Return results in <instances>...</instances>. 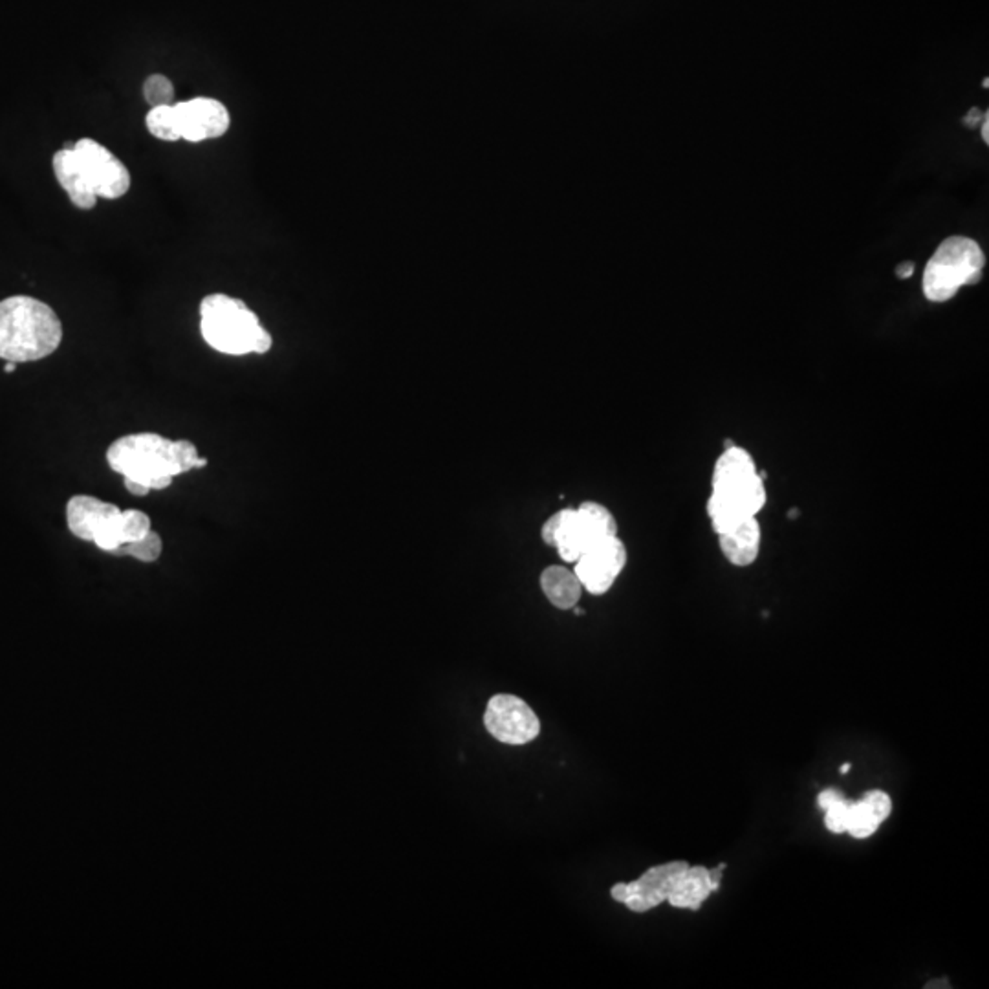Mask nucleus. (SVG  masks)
Here are the masks:
<instances>
[{
	"label": "nucleus",
	"mask_w": 989,
	"mask_h": 989,
	"mask_svg": "<svg viewBox=\"0 0 989 989\" xmlns=\"http://www.w3.org/2000/svg\"><path fill=\"white\" fill-rule=\"evenodd\" d=\"M720 550L726 559L740 568L753 565L761 551V526L757 517L744 519L731 530L718 535Z\"/></svg>",
	"instance_id": "nucleus-15"
},
{
	"label": "nucleus",
	"mask_w": 989,
	"mask_h": 989,
	"mask_svg": "<svg viewBox=\"0 0 989 989\" xmlns=\"http://www.w3.org/2000/svg\"><path fill=\"white\" fill-rule=\"evenodd\" d=\"M106 462L123 478L149 489H165L172 484V476L208 466V458L199 457L193 442H172L156 432H136L117 439L106 449Z\"/></svg>",
	"instance_id": "nucleus-1"
},
{
	"label": "nucleus",
	"mask_w": 989,
	"mask_h": 989,
	"mask_svg": "<svg viewBox=\"0 0 989 989\" xmlns=\"http://www.w3.org/2000/svg\"><path fill=\"white\" fill-rule=\"evenodd\" d=\"M766 504V487L753 457L742 448L724 449L715 464L707 513L716 535L744 519L757 517Z\"/></svg>",
	"instance_id": "nucleus-2"
},
{
	"label": "nucleus",
	"mask_w": 989,
	"mask_h": 989,
	"mask_svg": "<svg viewBox=\"0 0 989 989\" xmlns=\"http://www.w3.org/2000/svg\"><path fill=\"white\" fill-rule=\"evenodd\" d=\"M541 588L548 601L561 610H570L578 605L583 594V585L576 574L567 567H548L541 574Z\"/></svg>",
	"instance_id": "nucleus-17"
},
{
	"label": "nucleus",
	"mask_w": 989,
	"mask_h": 989,
	"mask_svg": "<svg viewBox=\"0 0 989 989\" xmlns=\"http://www.w3.org/2000/svg\"><path fill=\"white\" fill-rule=\"evenodd\" d=\"M15 368H17V363L8 361V363L5 365V373H8V374H10V373H15Z\"/></svg>",
	"instance_id": "nucleus-27"
},
{
	"label": "nucleus",
	"mask_w": 989,
	"mask_h": 989,
	"mask_svg": "<svg viewBox=\"0 0 989 989\" xmlns=\"http://www.w3.org/2000/svg\"><path fill=\"white\" fill-rule=\"evenodd\" d=\"M980 136H982L984 143H989V116H987V112L984 114V117L980 121Z\"/></svg>",
	"instance_id": "nucleus-25"
},
{
	"label": "nucleus",
	"mask_w": 989,
	"mask_h": 989,
	"mask_svg": "<svg viewBox=\"0 0 989 989\" xmlns=\"http://www.w3.org/2000/svg\"><path fill=\"white\" fill-rule=\"evenodd\" d=\"M51 165H53V172H55V178H57L59 185L69 193V197H70V200L76 208H79V209L96 208L97 195L90 189V185L87 183L72 149L65 147V149L57 151L53 154Z\"/></svg>",
	"instance_id": "nucleus-16"
},
{
	"label": "nucleus",
	"mask_w": 989,
	"mask_h": 989,
	"mask_svg": "<svg viewBox=\"0 0 989 989\" xmlns=\"http://www.w3.org/2000/svg\"><path fill=\"white\" fill-rule=\"evenodd\" d=\"M123 484H125L127 491L133 493V494H136V497H145V494L151 491V489L145 487L143 484H138V482H134V480H131V478H123Z\"/></svg>",
	"instance_id": "nucleus-23"
},
{
	"label": "nucleus",
	"mask_w": 989,
	"mask_h": 989,
	"mask_svg": "<svg viewBox=\"0 0 989 989\" xmlns=\"http://www.w3.org/2000/svg\"><path fill=\"white\" fill-rule=\"evenodd\" d=\"M912 273H914V264H912V263H901V264L896 268V275H898L900 279H909Z\"/></svg>",
	"instance_id": "nucleus-24"
},
{
	"label": "nucleus",
	"mask_w": 989,
	"mask_h": 989,
	"mask_svg": "<svg viewBox=\"0 0 989 989\" xmlns=\"http://www.w3.org/2000/svg\"><path fill=\"white\" fill-rule=\"evenodd\" d=\"M78 165L90 189L103 199L117 200L131 189V172L114 153L90 138H81L74 147Z\"/></svg>",
	"instance_id": "nucleus-7"
},
{
	"label": "nucleus",
	"mask_w": 989,
	"mask_h": 989,
	"mask_svg": "<svg viewBox=\"0 0 989 989\" xmlns=\"http://www.w3.org/2000/svg\"><path fill=\"white\" fill-rule=\"evenodd\" d=\"M892 812V799L883 790H871L859 799H850L846 834L854 839H867L876 834Z\"/></svg>",
	"instance_id": "nucleus-13"
},
{
	"label": "nucleus",
	"mask_w": 989,
	"mask_h": 989,
	"mask_svg": "<svg viewBox=\"0 0 989 989\" xmlns=\"http://www.w3.org/2000/svg\"><path fill=\"white\" fill-rule=\"evenodd\" d=\"M143 96H145V101L151 105V106H162V105H171L172 99H174V87H172V81L162 74H154V76H149L143 83Z\"/></svg>",
	"instance_id": "nucleus-22"
},
{
	"label": "nucleus",
	"mask_w": 989,
	"mask_h": 989,
	"mask_svg": "<svg viewBox=\"0 0 989 989\" xmlns=\"http://www.w3.org/2000/svg\"><path fill=\"white\" fill-rule=\"evenodd\" d=\"M612 537H617V522L610 510L599 503H583L559 512L553 548L565 563H576L585 551Z\"/></svg>",
	"instance_id": "nucleus-6"
},
{
	"label": "nucleus",
	"mask_w": 989,
	"mask_h": 989,
	"mask_svg": "<svg viewBox=\"0 0 989 989\" xmlns=\"http://www.w3.org/2000/svg\"><path fill=\"white\" fill-rule=\"evenodd\" d=\"M583 588L594 596L606 594L627 565L625 544L612 537L585 551L574 563Z\"/></svg>",
	"instance_id": "nucleus-10"
},
{
	"label": "nucleus",
	"mask_w": 989,
	"mask_h": 989,
	"mask_svg": "<svg viewBox=\"0 0 989 989\" xmlns=\"http://www.w3.org/2000/svg\"><path fill=\"white\" fill-rule=\"evenodd\" d=\"M180 138L191 143L215 140L229 131L231 117L227 108L211 97H197L174 105Z\"/></svg>",
	"instance_id": "nucleus-11"
},
{
	"label": "nucleus",
	"mask_w": 989,
	"mask_h": 989,
	"mask_svg": "<svg viewBox=\"0 0 989 989\" xmlns=\"http://www.w3.org/2000/svg\"><path fill=\"white\" fill-rule=\"evenodd\" d=\"M850 799L837 788H825L818 795V807L825 812V827L832 834H846V816Z\"/></svg>",
	"instance_id": "nucleus-18"
},
{
	"label": "nucleus",
	"mask_w": 989,
	"mask_h": 989,
	"mask_svg": "<svg viewBox=\"0 0 989 989\" xmlns=\"http://www.w3.org/2000/svg\"><path fill=\"white\" fill-rule=\"evenodd\" d=\"M114 555H131V558L142 563H154L162 555V537L158 531L151 530L143 539L123 544L112 551Z\"/></svg>",
	"instance_id": "nucleus-20"
},
{
	"label": "nucleus",
	"mask_w": 989,
	"mask_h": 989,
	"mask_svg": "<svg viewBox=\"0 0 989 989\" xmlns=\"http://www.w3.org/2000/svg\"><path fill=\"white\" fill-rule=\"evenodd\" d=\"M487 733L510 746H524L541 733V722L535 711L519 697L494 695L484 713Z\"/></svg>",
	"instance_id": "nucleus-8"
},
{
	"label": "nucleus",
	"mask_w": 989,
	"mask_h": 989,
	"mask_svg": "<svg viewBox=\"0 0 989 989\" xmlns=\"http://www.w3.org/2000/svg\"><path fill=\"white\" fill-rule=\"evenodd\" d=\"M850 770H852V764H850V763H845V764H843V766L839 768V772H841V773H848Z\"/></svg>",
	"instance_id": "nucleus-29"
},
{
	"label": "nucleus",
	"mask_w": 989,
	"mask_h": 989,
	"mask_svg": "<svg viewBox=\"0 0 989 989\" xmlns=\"http://www.w3.org/2000/svg\"><path fill=\"white\" fill-rule=\"evenodd\" d=\"M982 117H984V116H982V114L978 112V108H973V110L969 112V116H967V117L964 119V123H967V125L971 127L975 121H978V123H980V121H982Z\"/></svg>",
	"instance_id": "nucleus-26"
},
{
	"label": "nucleus",
	"mask_w": 989,
	"mask_h": 989,
	"mask_svg": "<svg viewBox=\"0 0 989 989\" xmlns=\"http://www.w3.org/2000/svg\"><path fill=\"white\" fill-rule=\"evenodd\" d=\"M60 339L63 325L46 302L28 295L0 300V359L39 361L51 356Z\"/></svg>",
	"instance_id": "nucleus-3"
},
{
	"label": "nucleus",
	"mask_w": 989,
	"mask_h": 989,
	"mask_svg": "<svg viewBox=\"0 0 989 989\" xmlns=\"http://www.w3.org/2000/svg\"><path fill=\"white\" fill-rule=\"evenodd\" d=\"M689 867L688 861H669L651 867L634 882L615 883L610 896L633 912H647L667 901L676 880Z\"/></svg>",
	"instance_id": "nucleus-9"
},
{
	"label": "nucleus",
	"mask_w": 989,
	"mask_h": 989,
	"mask_svg": "<svg viewBox=\"0 0 989 989\" xmlns=\"http://www.w3.org/2000/svg\"><path fill=\"white\" fill-rule=\"evenodd\" d=\"M151 517L140 510H121L119 515V546L143 539L151 530ZM112 553V551H110Z\"/></svg>",
	"instance_id": "nucleus-21"
},
{
	"label": "nucleus",
	"mask_w": 989,
	"mask_h": 989,
	"mask_svg": "<svg viewBox=\"0 0 989 989\" xmlns=\"http://www.w3.org/2000/svg\"><path fill=\"white\" fill-rule=\"evenodd\" d=\"M726 863H720L716 869H706L702 864L689 867L679 876L667 898V903L674 909L698 910L713 892L720 889L722 873Z\"/></svg>",
	"instance_id": "nucleus-12"
},
{
	"label": "nucleus",
	"mask_w": 989,
	"mask_h": 989,
	"mask_svg": "<svg viewBox=\"0 0 989 989\" xmlns=\"http://www.w3.org/2000/svg\"><path fill=\"white\" fill-rule=\"evenodd\" d=\"M200 330L206 343L229 356L266 354L273 339L255 312L240 299L211 293L200 302Z\"/></svg>",
	"instance_id": "nucleus-4"
},
{
	"label": "nucleus",
	"mask_w": 989,
	"mask_h": 989,
	"mask_svg": "<svg viewBox=\"0 0 989 989\" xmlns=\"http://www.w3.org/2000/svg\"><path fill=\"white\" fill-rule=\"evenodd\" d=\"M117 512L121 510L116 504L103 503L90 494H76L67 504V522L78 539L94 542Z\"/></svg>",
	"instance_id": "nucleus-14"
},
{
	"label": "nucleus",
	"mask_w": 989,
	"mask_h": 989,
	"mask_svg": "<svg viewBox=\"0 0 989 989\" xmlns=\"http://www.w3.org/2000/svg\"><path fill=\"white\" fill-rule=\"evenodd\" d=\"M145 123H147L149 133L154 138L162 140V142H178V140H181L180 131H178L174 105L153 106L147 114Z\"/></svg>",
	"instance_id": "nucleus-19"
},
{
	"label": "nucleus",
	"mask_w": 989,
	"mask_h": 989,
	"mask_svg": "<svg viewBox=\"0 0 989 989\" xmlns=\"http://www.w3.org/2000/svg\"><path fill=\"white\" fill-rule=\"evenodd\" d=\"M985 257L978 242L967 236L946 238L923 272V295L931 302L951 300L962 286L980 282Z\"/></svg>",
	"instance_id": "nucleus-5"
},
{
	"label": "nucleus",
	"mask_w": 989,
	"mask_h": 989,
	"mask_svg": "<svg viewBox=\"0 0 989 989\" xmlns=\"http://www.w3.org/2000/svg\"><path fill=\"white\" fill-rule=\"evenodd\" d=\"M937 982H938V980H937ZM925 987H927V989H931V987H951V984H927Z\"/></svg>",
	"instance_id": "nucleus-28"
}]
</instances>
